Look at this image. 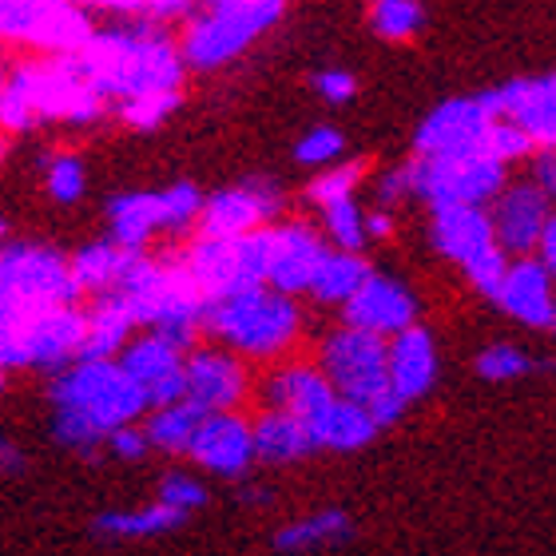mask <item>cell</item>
Masks as SVG:
<instances>
[{"label":"cell","mask_w":556,"mask_h":556,"mask_svg":"<svg viewBox=\"0 0 556 556\" xmlns=\"http://www.w3.org/2000/svg\"><path fill=\"white\" fill-rule=\"evenodd\" d=\"M116 366L128 374L139 390H151L155 382H163V378H172V374L184 370V354H179L172 342H163L160 334H151L148 330V334L131 338L128 346L119 350Z\"/></svg>","instance_id":"27"},{"label":"cell","mask_w":556,"mask_h":556,"mask_svg":"<svg viewBox=\"0 0 556 556\" xmlns=\"http://www.w3.org/2000/svg\"><path fill=\"white\" fill-rule=\"evenodd\" d=\"M553 223V195H545L536 184H505L493 203H489V227L493 239L509 258H529L541 243L545 227Z\"/></svg>","instance_id":"14"},{"label":"cell","mask_w":556,"mask_h":556,"mask_svg":"<svg viewBox=\"0 0 556 556\" xmlns=\"http://www.w3.org/2000/svg\"><path fill=\"white\" fill-rule=\"evenodd\" d=\"M485 151L497 163H505V167H509V163H517V160H529L536 148L521 136V131L513 128V124H501V119H493V131H489Z\"/></svg>","instance_id":"42"},{"label":"cell","mask_w":556,"mask_h":556,"mask_svg":"<svg viewBox=\"0 0 556 556\" xmlns=\"http://www.w3.org/2000/svg\"><path fill=\"white\" fill-rule=\"evenodd\" d=\"M374 33L382 40H414L426 24V9L414 4V0H378L370 12Z\"/></svg>","instance_id":"34"},{"label":"cell","mask_w":556,"mask_h":556,"mask_svg":"<svg viewBox=\"0 0 556 556\" xmlns=\"http://www.w3.org/2000/svg\"><path fill=\"white\" fill-rule=\"evenodd\" d=\"M278 0H219L207 9H191L184 21V36L175 40L184 68L211 72L243 56L258 36L270 33L282 21Z\"/></svg>","instance_id":"4"},{"label":"cell","mask_w":556,"mask_h":556,"mask_svg":"<svg viewBox=\"0 0 556 556\" xmlns=\"http://www.w3.org/2000/svg\"><path fill=\"white\" fill-rule=\"evenodd\" d=\"M438 342L426 326L414 323L409 330L386 342V386L402 406H414L438 382Z\"/></svg>","instance_id":"18"},{"label":"cell","mask_w":556,"mask_h":556,"mask_svg":"<svg viewBox=\"0 0 556 556\" xmlns=\"http://www.w3.org/2000/svg\"><path fill=\"white\" fill-rule=\"evenodd\" d=\"M278 215V191L270 179H247L239 187H227L219 195L203 199L199 211V235L195 239H243Z\"/></svg>","instance_id":"15"},{"label":"cell","mask_w":556,"mask_h":556,"mask_svg":"<svg viewBox=\"0 0 556 556\" xmlns=\"http://www.w3.org/2000/svg\"><path fill=\"white\" fill-rule=\"evenodd\" d=\"M493 116L477 104V96L445 100L417 124L414 160H438V155H473L485 151Z\"/></svg>","instance_id":"12"},{"label":"cell","mask_w":556,"mask_h":556,"mask_svg":"<svg viewBox=\"0 0 556 556\" xmlns=\"http://www.w3.org/2000/svg\"><path fill=\"white\" fill-rule=\"evenodd\" d=\"M96 24L84 9L72 4H33V0H4L0 4V40L52 52V56H76L92 40Z\"/></svg>","instance_id":"9"},{"label":"cell","mask_w":556,"mask_h":556,"mask_svg":"<svg viewBox=\"0 0 556 556\" xmlns=\"http://www.w3.org/2000/svg\"><path fill=\"white\" fill-rule=\"evenodd\" d=\"M263 247H267V290L275 294H306L314 270L323 267L330 247L311 223H270L263 227Z\"/></svg>","instance_id":"13"},{"label":"cell","mask_w":556,"mask_h":556,"mask_svg":"<svg viewBox=\"0 0 556 556\" xmlns=\"http://www.w3.org/2000/svg\"><path fill=\"white\" fill-rule=\"evenodd\" d=\"M80 299L72 287L68 258L40 243H0V306L40 311L72 306Z\"/></svg>","instance_id":"7"},{"label":"cell","mask_w":556,"mask_h":556,"mask_svg":"<svg viewBox=\"0 0 556 556\" xmlns=\"http://www.w3.org/2000/svg\"><path fill=\"white\" fill-rule=\"evenodd\" d=\"M267 402H270L267 409L299 417L302 426H306V433H311V426L323 417V409L334 402V390L326 386L318 366H311V362H290V366H278L270 374Z\"/></svg>","instance_id":"21"},{"label":"cell","mask_w":556,"mask_h":556,"mask_svg":"<svg viewBox=\"0 0 556 556\" xmlns=\"http://www.w3.org/2000/svg\"><path fill=\"white\" fill-rule=\"evenodd\" d=\"M84 76L100 100H136L151 92H179L184 60L163 28L139 21H119L112 28H96L92 40L76 52Z\"/></svg>","instance_id":"1"},{"label":"cell","mask_w":556,"mask_h":556,"mask_svg":"<svg viewBox=\"0 0 556 556\" xmlns=\"http://www.w3.org/2000/svg\"><path fill=\"white\" fill-rule=\"evenodd\" d=\"M299 302L267 287L203 306V330L219 338L223 350H231L235 358L270 362L287 354L290 342L299 338Z\"/></svg>","instance_id":"3"},{"label":"cell","mask_w":556,"mask_h":556,"mask_svg":"<svg viewBox=\"0 0 556 556\" xmlns=\"http://www.w3.org/2000/svg\"><path fill=\"white\" fill-rule=\"evenodd\" d=\"M0 243H9V223L0 219Z\"/></svg>","instance_id":"50"},{"label":"cell","mask_w":556,"mask_h":556,"mask_svg":"<svg viewBox=\"0 0 556 556\" xmlns=\"http://www.w3.org/2000/svg\"><path fill=\"white\" fill-rule=\"evenodd\" d=\"M179 100H184L179 92L136 96V100H124V104H119V119H124L128 128H136V131H151V128H160L163 119L172 116L175 108H179Z\"/></svg>","instance_id":"38"},{"label":"cell","mask_w":556,"mask_h":556,"mask_svg":"<svg viewBox=\"0 0 556 556\" xmlns=\"http://www.w3.org/2000/svg\"><path fill=\"white\" fill-rule=\"evenodd\" d=\"M139 255H143V251H124V247H116L112 239L80 247V251L68 258L72 287H76V294H96V299H100V294H112V290L124 287V278L136 267Z\"/></svg>","instance_id":"24"},{"label":"cell","mask_w":556,"mask_h":556,"mask_svg":"<svg viewBox=\"0 0 556 556\" xmlns=\"http://www.w3.org/2000/svg\"><path fill=\"white\" fill-rule=\"evenodd\" d=\"M160 195V227L163 231H187L203 211V191L195 184H172Z\"/></svg>","instance_id":"37"},{"label":"cell","mask_w":556,"mask_h":556,"mask_svg":"<svg viewBox=\"0 0 556 556\" xmlns=\"http://www.w3.org/2000/svg\"><path fill=\"white\" fill-rule=\"evenodd\" d=\"M56 402V441L68 450L96 453L119 426H136L148 414L143 390L116 362H72L52 386Z\"/></svg>","instance_id":"2"},{"label":"cell","mask_w":556,"mask_h":556,"mask_svg":"<svg viewBox=\"0 0 556 556\" xmlns=\"http://www.w3.org/2000/svg\"><path fill=\"white\" fill-rule=\"evenodd\" d=\"M362 203L358 199H342V203H330L323 207V227L330 239V251H346V255H362V243H366V231H362Z\"/></svg>","instance_id":"33"},{"label":"cell","mask_w":556,"mask_h":556,"mask_svg":"<svg viewBox=\"0 0 556 556\" xmlns=\"http://www.w3.org/2000/svg\"><path fill=\"white\" fill-rule=\"evenodd\" d=\"M160 505L191 517L199 505H207V489H203L199 477L179 473V469H175V473H163V481H160Z\"/></svg>","instance_id":"39"},{"label":"cell","mask_w":556,"mask_h":556,"mask_svg":"<svg viewBox=\"0 0 556 556\" xmlns=\"http://www.w3.org/2000/svg\"><path fill=\"white\" fill-rule=\"evenodd\" d=\"M84 346L76 362H116V354L131 342V330H136V314H131V302L124 294H100L92 302V311H84Z\"/></svg>","instance_id":"23"},{"label":"cell","mask_w":556,"mask_h":556,"mask_svg":"<svg viewBox=\"0 0 556 556\" xmlns=\"http://www.w3.org/2000/svg\"><path fill=\"white\" fill-rule=\"evenodd\" d=\"M374 275V267L366 263L362 255H346V251H330V255L323 258V267L314 270L311 287H306V294H311L314 302H330V306H346L354 294L362 290V282Z\"/></svg>","instance_id":"30"},{"label":"cell","mask_w":556,"mask_h":556,"mask_svg":"<svg viewBox=\"0 0 556 556\" xmlns=\"http://www.w3.org/2000/svg\"><path fill=\"white\" fill-rule=\"evenodd\" d=\"M529 184H536L545 195H553V187H556V160H553V151H541L533 160V179Z\"/></svg>","instance_id":"46"},{"label":"cell","mask_w":556,"mask_h":556,"mask_svg":"<svg viewBox=\"0 0 556 556\" xmlns=\"http://www.w3.org/2000/svg\"><path fill=\"white\" fill-rule=\"evenodd\" d=\"M342 318H346L350 330H362V334H374L390 342L394 334L409 330L417 323V299L406 282H397L390 275H378L374 270L354 299L342 306Z\"/></svg>","instance_id":"17"},{"label":"cell","mask_w":556,"mask_h":556,"mask_svg":"<svg viewBox=\"0 0 556 556\" xmlns=\"http://www.w3.org/2000/svg\"><path fill=\"white\" fill-rule=\"evenodd\" d=\"M207 414H199L191 402H175V406H163V409H151V417L143 421V438H148L151 450H163V453H187L191 438H195L199 421Z\"/></svg>","instance_id":"31"},{"label":"cell","mask_w":556,"mask_h":556,"mask_svg":"<svg viewBox=\"0 0 556 556\" xmlns=\"http://www.w3.org/2000/svg\"><path fill=\"white\" fill-rule=\"evenodd\" d=\"M187 457L215 477H243L255 465L251 421L243 414H211L199 421Z\"/></svg>","instance_id":"19"},{"label":"cell","mask_w":556,"mask_h":556,"mask_svg":"<svg viewBox=\"0 0 556 556\" xmlns=\"http://www.w3.org/2000/svg\"><path fill=\"white\" fill-rule=\"evenodd\" d=\"M108 450L116 453L119 462H143V457H148V438H143V429L139 426H119V429H112V433H108Z\"/></svg>","instance_id":"45"},{"label":"cell","mask_w":556,"mask_h":556,"mask_svg":"<svg viewBox=\"0 0 556 556\" xmlns=\"http://www.w3.org/2000/svg\"><path fill=\"white\" fill-rule=\"evenodd\" d=\"M21 80L28 88L40 119H68V124H92L104 112V100L92 92L76 56H48L36 64H21Z\"/></svg>","instance_id":"10"},{"label":"cell","mask_w":556,"mask_h":556,"mask_svg":"<svg viewBox=\"0 0 556 556\" xmlns=\"http://www.w3.org/2000/svg\"><path fill=\"white\" fill-rule=\"evenodd\" d=\"M179 267L187 270L191 287L203 294V302H219L267 287V247L263 231L243 239H195L187 247Z\"/></svg>","instance_id":"5"},{"label":"cell","mask_w":556,"mask_h":556,"mask_svg":"<svg viewBox=\"0 0 556 556\" xmlns=\"http://www.w3.org/2000/svg\"><path fill=\"white\" fill-rule=\"evenodd\" d=\"M21 465H24V453L16 450V445L4 438V433H0V473H16Z\"/></svg>","instance_id":"48"},{"label":"cell","mask_w":556,"mask_h":556,"mask_svg":"<svg viewBox=\"0 0 556 556\" xmlns=\"http://www.w3.org/2000/svg\"><path fill=\"white\" fill-rule=\"evenodd\" d=\"M4 155H9V136L0 131V163H4Z\"/></svg>","instance_id":"49"},{"label":"cell","mask_w":556,"mask_h":556,"mask_svg":"<svg viewBox=\"0 0 556 556\" xmlns=\"http://www.w3.org/2000/svg\"><path fill=\"white\" fill-rule=\"evenodd\" d=\"M314 88H318V96L330 100V104H346V100H354V92H358V76L342 68H326L314 76Z\"/></svg>","instance_id":"44"},{"label":"cell","mask_w":556,"mask_h":556,"mask_svg":"<svg viewBox=\"0 0 556 556\" xmlns=\"http://www.w3.org/2000/svg\"><path fill=\"white\" fill-rule=\"evenodd\" d=\"M414 163V195L426 199L429 207H481L505 191L509 172L489 151L473 155H438V160H409Z\"/></svg>","instance_id":"6"},{"label":"cell","mask_w":556,"mask_h":556,"mask_svg":"<svg viewBox=\"0 0 556 556\" xmlns=\"http://www.w3.org/2000/svg\"><path fill=\"white\" fill-rule=\"evenodd\" d=\"M501 311L533 330H553L556 326V299H553V270H545L533 255L509 258L505 278L493 294Z\"/></svg>","instance_id":"20"},{"label":"cell","mask_w":556,"mask_h":556,"mask_svg":"<svg viewBox=\"0 0 556 556\" xmlns=\"http://www.w3.org/2000/svg\"><path fill=\"white\" fill-rule=\"evenodd\" d=\"M108 227L112 243L124 251H143L151 231H160V195L155 191H136V195H116L108 203Z\"/></svg>","instance_id":"28"},{"label":"cell","mask_w":556,"mask_h":556,"mask_svg":"<svg viewBox=\"0 0 556 556\" xmlns=\"http://www.w3.org/2000/svg\"><path fill=\"white\" fill-rule=\"evenodd\" d=\"M477 104L501 124H513L536 151L556 143V80L553 76H521L477 96Z\"/></svg>","instance_id":"11"},{"label":"cell","mask_w":556,"mask_h":556,"mask_svg":"<svg viewBox=\"0 0 556 556\" xmlns=\"http://www.w3.org/2000/svg\"><path fill=\"white\" fill-rule=\"evenodd\" d=\"M184 390L199 414H239L251 374L231 350H191L184 358Z\"/></svg>","instance_id":"16"},{"label":"cell","mask_w":556,"mask_h":556,"mask_svg":"<svg viewBox=\"0 0 556 556\" xmlns=\"http://www.w3.org/2000/svg\"><path fill=\"white\" fill-rule=\"evenodd\" d=\"M0 390H4V374H0Z\"/></svg>","instance_id":"51"},{"label":"cell","mask_w":556,"mask_h":556,"mask_svg":"<svg viewBox=\"0 0 556 556\" xmlns=\"http://www.w3.org/2000/svg\"><path fill=\"white\" fill-rule=\"evenodd\" d=\"M0 84H4V68H0Z\"/></svg>","instance_id":"52"},{"label":"cell","mask_w":556,"mask_h":556,"mask_svg":"<svg viewBox=\"0 0 556 556\" xmlns=\"http://www.w3.org/2000/svg\"><path fill=\"white\" fill-rule=\"evenodd\" d=\"M378 433H382V429L374 426L370 409L354 406V402H342V397H334V402L323 409V417L311 426L314 450H334V453L366 450Z\"/></svg>","instance_id":"25"},{"label":"cell","mask_w":556,"mask_h":556,"mask_svg":"<svg viewBox=\"0 0 556 556\" xmlns=\"http://www.w3.org/2000/svg\"><path fill=\"white\" fill-rule=\"evenodd\" d=\"M414 199V163H397L390 172L378 179V203L386 207H397V203H406Z\"/></svg>","instance_id":"43"},{"label":"cell","mask_w":556,"mask_h":556,"mask_svg":"<svg viewBox=\"0 0 556 556\" xmlns=\"http://www.w3.org/2000/svg\"><path fill=\"white\" fill-rule=\"evenodd\" d=\"M362 231H366V239H390L394 235V215L390 211H366L362 215Z\"/></svg>","instance_id":"47"},{"label":"cell","mask_w":556,"mask_h":556,"mask_svg":"<svg viewBox=\"0 0 556 556\" xmlns=\"http://www.w3.org/2000/svg\"><path fill=\"white\" fill-rule=\"evenodd\" d=\"M473 370L481 378H489V382H513V378H525L533 370V358L521 346H513V342H493V346L477 354Z\"/></svg>","instance_id":"36"},{"label":"cell","mask_w":556,"mask_h":556,"mask_svg":"<svg viewBox=\"0 0 556 556\" xmlns=\"http://www.w3.org/2000/svg\"><path fill=\"white\" fill-rule=\"evenodd\" d=\"M346 148V139L338 128H311L306 136L294 143V163L302 167H326V163H334Z\"/></svg>","instance_id":"40"},{"label":"cell","mask_w":556,"mask_h":556,"mask_svg":"<svg viewBox=\"0 0 556 556\" xmlns=\"http://www.w3.org/2000/svg\"><path fill=\"white\" fill-rule=\"evenodd\" d=\"M187 517L184 513L167 509V505H143V509H128V513H100L96 517V529L108 536H155L167 533V529H179Z\"/></svg>","instance_id":"32"},{"label":"cell","mask_w":556,"mask_h":556,"mask_svg":"<svg viewBox=\"0 0 556 556\" xmlns=\"http://www.w3.org/2000/svg\"><path fill=\"white\" fill-rule=\"evenodd\" d=\"M84 163L76 155H56L48 163V195L56 203H76L84 195Z\"/></svg>","instance_id":"41"},{"label":"cell","mask_w":556,"mask_h":556,"mask_svg":"<svg viewBox=\"0 0 556 556\" xmlns=\"http://www.w3.org/2000/svg\"><path fill=\"white\" fill-rule=\"evenodd\" d=\"M318 374L334 390V397L354 402V406H374L390 390L386 386V342L342 326L334 334H326Z\"/></svg>","instance_id":"8"},{"label":"cell","mask_w":556,"mask_h":556,"mask_svg":"<svg viewBox=\"0 0 556 556\" xmlns=\"http://www.w3.org/2000/svg\"><path fill=\"white\" fill-rule=\"evenodd\" d=\"M251 445H255L258 462H270V465L302 462V457L314 453V441L306 433V426H302L299 417L278 414V409H263L251 421Z\"/></svg>","instance_id":"26"},{"label":"cell","mask_w":556,"mask_h":556,"mask_svg":"<svg viewBox=\"0 0 556 556\" xmlns=\"http://www.w3.org/2000/svg\"><path fill=\"white\" fill-rule=\"evenodd\" d=\"M433 247L441 255L469 267L473 258L497 251L489 211L481 207H438L433 211Z\"/></svg>","instance_id":"22"},{"label":"cell","mask_w":556,"mask_h":556,"mask_svg":"<svg viewBox=\"0 0 556 556\" xmlns=\"http://www.w3.org/2000/svg\"><path fill=\"white\" fill-rule=\"evenodd\" d=\"M350 536H354V521H350L346 513L323 509L302 517V521L282 525L275 533V548L278 553H314V548H326V545H342Z\"/></svg>","instance_id":"29"},{"label":"cell","mask_w":556,"mask_h":556,"mask_svg":"<svg viewBox=\"0 0 556 556\" xmlns=\"http://www.w3.org/2000/svg\"><path fill=\"white\" fill-rule=\"evenodd\" d=\"M362 179H366V163L362 160L338 163V167H326L323 175H314L311 187H306V195H311L318 207H330V203L354 199V191H358Z\"/></svg>","instance_id":"35"}]
</instances>
